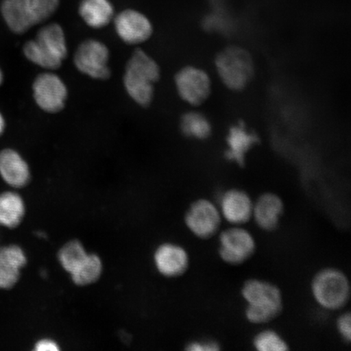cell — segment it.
<instances>
[{
  "instance_id": "obj_1",
  "label": "cell",
  "mask_w": 351,
  "mask_h": 351,
  "mask_svg": "<svg viewBox=\"0 0 351 351\" xmlns=\"http://www.w3.org/2000/svg\"><path fill=\"white\" fill-rule=\"evenodd\" d=\"M241 295L247 304L244 315L249 323L265 324L282 313V292L278 285L267 280H245L241 289Z\"/></svg>"
},
{
  "instance_id": "obj_2",
  "label": "cell",
  "mask_w": 351,
  "mask_h": 351,
  "mask_svg": "<svg viewBox=\"0 0 351 351\" xmlns=\"http://www.w3.org/2000/svg\"><path fill=\"white\" fill-rule=\"evenodd\" d=\"M23 53L26 59L39 67L47 70L60 69L68 56L63 28L57 23L43 26L36 38L25 44Z\"/></svg>"
},
{
  "instance_id": "obj_3",
  "label": "cell",
  "mask_w": 351,
  "mask_h": 351,
  "mask_svg": "<svg viewBox=\"0 0 351 351\" xmlns=\"http://www.w3.org/2000/svg\"><path fill=\"white\" fill-rule=\"evenodd\" d=\"M160 78V66L141 49L135 50L126 64L124 86L130 97L142 107L154 98V85Z\"/></svg>"
},
{
  "instance_id": "obj_4",
  "label": "cell",
  "mask_w": 351,
  "mask_h": 351,
  "mask_svg": "<svg viewBox=\"0 0 351 351\" xmlns=\"http://www.w3.org/2000/svg\"><path fill=\"white\" fill-rule=\"evenodd\" d=\"M215 68L223 85L234 92L247 89L256 73L252 56L239 46H229L219 51L215 58Z\"/></svg>"
},
{
  "instance_id": "obj_5",
  "label": "cell",
  "mask_w": 351,
  "mask_h": 351,
  "mask_svg": "<svg viewBox=\"0 0 351 351\" xmlns=\"http://www.w3.org/2000/svg\"><path fill=\"white\" fill-rule=\"evenodd\" d=\"M311 292L315 302L324 310L339 311L349 302L350 280L340 269L324 267L311 280Z\"/></svg>"
},
{
  "instance_id": "obj_6",
  "label": "cell",
  "mask_w": 351,
  "mask_h": 351,
  "mask_svg": "<svg viewBox=\"0 0 351 351\" xmlns=\"http://www.w3.org/2000/svg\"><path fill=\"white\" fill-rule=\"evenodd\" d=\"M256 247L252 232L241 226H232L219 235V256L229 265H243L254 256Z\"/></svg>"
},
{
  "instance_id": "obj_7",
  "label": "cell",
  "mask_w": 351,
  "mask_h": 351,
  "mask_svg": "<svg viewBox=\"0 0 351 351\" xmlns=\"http://www.w3.org/2000/svg\"><path fill=\"white\" fill-rule=\"evenodd\" d=\"M175 85L180 98L193 107L204 104L213 90L209 74L203 69L192 65L179 70L175 76Z\"/></svg>"
},
{
  "instance_id": "obj_8",
  "label": "cell",
  "mask_w": 351,
  "mask_h": 351,
  "mask_svg": "<svg viewBox=\"0 0 351 351\" xmlns=\"http://www.w3.org/2000/svg\"><path fill=\"white\" fill-rule=\"evenodd\" d=\"M109 50L96 39H87L78 46L74 55V64L82 73L97 80H106L111 76L109 69Z\"/></svg>"
},
{
  "instance_id": "obj_9",
  "label": "cell",
  "mask_w": 351,
  "mask_h": 351,
  "mask_svg": "<svg viewBox=\"0 0 351 351\" xmlns=\"http://www.w3.org/2000/svg\"><path fill=\"white\" fill-rule=\"evenodd\" d=\"M185 223L193 235L206 240L217 234L222 223V217L218 206L213 201L199 199L188 208Z\"/></svg>"
},
{
  "instance_id": "obj_10",
  "label": "cell",
  "mask_w": 351,
  "mask_h": 351,
  "mask_svg": "<svg viewBox=\"0 0 351 351\" xmlns=\"http://www.w3.org/2000/svg\"><path fill=\"white\" fill-rule=\"evenodd\" d=\"M35 103L43 111L57 113L62 111L68 98L67 86L56 73L39 74L33 83Z\"/></svg>"
},
{
  "instance_id": "obj_11",
  "label": "cell",
  "mask_w": 351,
  "mask_h": 351,
  "mask_svg": "<svg viewBox=\"0 0 351 351\" xmlns=\"http://www.w3.org/2000/svg\"><path fill=\"white\" fill-rule=\"evenodd\" d=\"M114 27L123 42L137 45L148 40L153 34V25L148 17L135 10H125L114 16Z\"/></svg>"
},
{
  "instance_id": "obj_12",
  "label": "cell",
  "mask_w": 351,
  "mask_h": 351,
  "mask_svg": "<svg viewBox=\"0 0 351 351\" xmlns=\"http://www.w3.org/2000/svg\"><path fill=\"white\" fill-rule=\"evenodd\" d=\"M219 210L222 219L232 226H243L252 219L254 202L247 192L232 188L222 193Z\"/></svg>"
},
{
  "instance_id": "obj_13",
  "label": "cell",
  "mask_w": 351,
  "mask_h": 351,
  "mask_svg": "<svg viewBox=\"0 0 351 351\" xmlns=\"http://www.w3.org/2000/svg\"><path fill=\"white\" fill-rule=\"evenodd\" d=\"M284 210L282 197L274 193H263L254 202L252 218L261 230L274 232L279 227Z\"/></svg>"
},
{
  "instance_id": "obj_14",
  "label": "cell",
  "mask_w": 351,
  "mask_h": 351,
  "mask_svg": "<svg viewBox=\"0 0 351 351\" xmlns=\"http://www.w3.org/2000/svg\"><path fill=\"white\" fill-rule=\"evenodd\" d=\"M155 263L158 271L166 278H178L190 266V256L182 245L167 243L157 248Z\"/></svg>"
},
{
  "instance_id": "obj_15",
  "label": "cell",
  "mask_w": 351,
  "mask_h": 351,
  "mask_svg": "<svg viewBox=\"0 0 351 351\" xmlns=\"http://www.w3.org/2000/svg\"><path fill=\"white\" fill-rule=\"evenodd\" d=\"M0 12L12 33L23 34L35 25L32 0H2Z\"/></svg>"
},
{
  "instance_id": "obj_16",
  "label": "cell",
  "mask_w": 351,
  "mask_h": 351,
  "mask_svg": "<svg viewBox=\"0 0 351 351\" xmlns=\"http://www.w3.org/2000/svg\"><path fill=\"white\" fill-rule=\"evenodd\" d=\"M0 176L4 182L14 188L25 186L32 177L27 162L12 148L0 152Z\"/></svg>"
},
{
  "instance_id": "obj_17",
  "label": "cell",
  "mask_w": 351,
  "mask_h": 351,
  "mask_svg": "<svg viewBox=\"0 0 351 351\" xmlns=\"http://www.w3.org/2000/svg\"><path fill=\"white\" fill-rule=\"evenodd\" d=\"M26 263L27 258L19 245L0 248V289L14 287L20 278L21 269Z\"/></svg>"
},
{
  "instance_id": "obj_18",
  "label": "cell",
  "mask_w": 351,
  "mask_h": 351,
  "mask_svg": "<svg viewBox=\"0 0 351 351\" xmlns=\"http://www.w3.org/2000/svg\"><path fill=\"white\" fill-rule=\"evenodd\" d=\"M258 142L257 136L243 124L232 126L226 138V156L228 160L240 167L243 166L248 152Z\"/></svg>"
},
{
  "instance_id": "obj_19",
  "label": "cell",
  "mask_w": 351,
  "mask_h": 351,
  "mask_svg": "<svg viewBox=\"0 0 351 351\" xmlns=\"http://www.w3.org/2000/svg\"><path fill=\"white\" fill-rule=\"evenodd\" d=\"M78 13L89 27L102 29L114 19L115 8L110 0H81Z\"/></svg>"
},
{
  "instance_id": "obj_20",
  "label": "cell",
  "mask_w": 351,
  "mask_h": 351,
  "mask_svg": "<svg viewBox=\"0 0 351 351\" xmlns=\"http://www.w3.org/2000/svg\"><path fill=\"white\" fill-rule=\"evenodd\" d=\"M25 213L22 197L14 192L0 195V226L10 228L19 226Z\"/></svg>"
},
{
  "instance_id": "obj_21",
  "label": "cell",
  "mask_w": 351,
  "mask_h": 351,
  "mask_svg": "<svg viewBox=\"0 0 351 351\" xmlns=\"http://www.w3.org/2000/svg\"><path fill=\"white\" fill-rule=\"evenodd\" d=\"M181 130L186 137L204 141L213 133L212 123L199 112H189L182 117Z\"/></svg>"
},
{
  "instance_id": "obj_22",
  "label": "cell",
  "mask_w": 351,
  "mask_h": 351,
  "mask_svg": "<svg viewBox=\"0 0 351 351\" xmlns=\"http://www.w3.org/2000/svg\"><path fill=\"white\" fill-rule=\"evenodd\" d=\"M88 254L80 241L73 240L66 243L58 253L61 266L72 274L86 261Z\"/></svg>"
},
{
  "instance_id": "obj_23",
  "label": "cell",
  "mask_w": 351,
  "mask_h": 351,
  "mask_svg": "<svg viewBox=\"0 0 351 351\" xmlns=\"http://www.w3.org/2000/svg\"><path fill=\"white\" fill-rule=\"evenodd\" d=\"M103 271V263L95 254H88L86 261L71 274L72 280L77 285L93 284L99 279Z\"/></svg>"
},
{
  "instance_id": "obj_24",
  "label": "cell",
  "mask_w": 351,
  "mask_h": 351,
  "mask_svg": "<svg viewBox=\"0 0 351 351\" xmlns=\"http://www.w3.org/2000/svg\"><path fill=\"white\" fill-rule=\"evenodd\" d=\"M252 346L258 351H287L289 344L280 333L274 329L266 328L256 333L252 339Z\"/></svg>"
},
{
  "instance_id": "obj_25",
  "label": "cell",
  "mask_w": 351,
  "mask_h": 351,
  "mask_svg": "<svg viewBox=\"0 0 351 351\" xmlns=\"http://www.w3.org/2000/svg\"><path fill=\"white\" fill-rule=\"evenodd\" d=\"M35 25L49 19L58 10L60 0H32Z\"/></svg>"
},
{
  "instance_id": "obj_26",
  "label": "cell",
  "mask_w": 351,
  "mask_h": 351,
  "mask_svg": "<svg viewBox=\"0 0 351 351\" xmlns=\"http://www.w3.org/2000/svg\"><path fill=\"white\" fill-rule=\"evenodd\" d=\"M336 327L341 339L349 344L351 341V317L349 311L337 317Z\"/></svg>"
},
{
  "instance_id": "obj_27",
  "label": "cell",
  "mask_w": 351,
  "mask_h": 351,
  "mask_svg": "<svg viewBox=\"0 0 351 351\" xmlns=\"http://www.w3.org/2000/svg\"><path fill=\"white\" fill-rule=\"evenodd\" d=\"M186 350L187 351H219L221 350V346L216 340L204 339L189 342Z\"/></svg>"
},
{
  "instance_id": "obj_28",
  "label": "cell",
  "mask_w": 351,
  "mask_h": 351,
  "mask_svg": "<svg viewBox=\"0 0 351 351\" xmlns=\"http://www.w3.org/2000/svg\"><path fill=\"white\" fill-rule=\"evenodd\" d=\"M35 350L37 351H57L60 350L58 345L54 341L50 339H42L35 345Z\"/></svg>"
},
{
  "instance_id": "obj_29",
  "label": "cell",
  "mask_w": 351,
  "mask_h": 351,
  "mask_svg": "<svg viewBox=\"0 0 351 351\" xmlns=\"http://www.w3.org/2000/svg\"><path fill=\"white\" fill-rule=\"evenodd\" d=\"M6 130V121L1 112H0V137L3 134Z\"/></svg>"
},
{
  "instance_id": "obj_30",
  "label": "cell",
  "mask_w": 351,
  "mask_h": 351,
  "mask_svg": "<svg viewBox=\"0 0 351 351\" xmlns=\"http://www.w3.org/2000/svg\"><path fill=\"white\" fill-rule=\"evenodd\" d=\"M3 79H4L3 73L2 71L1 68H0V86H1L3 84Z\"/></svg>"
}]
</instances>
